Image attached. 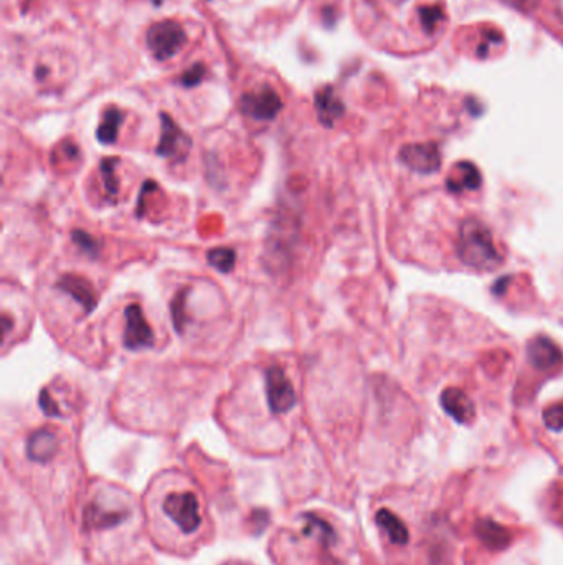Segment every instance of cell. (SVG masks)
<instances>
[{"mask_svg": "<svg viewBox=\"0 0 563 565\" xmlns=\"http://www.w3.org/2000/svg\"><path fill=\"white\" fill-rule=\"evenodd\" d=\"M304 521H306V529H304V534H311L312 531H319V537L321 541L324 542L326 545H332L334 541H335V532L332 527L327 524L324 519H321L319 516H316V514H304L302 516Z\"/></svg>", "mask_w": 563, "mask_h": 565, "instance_id": "603a6c76", "label": "cell"}, {"mask_svg": "<svg viewBox=\"0 0 563 565\" xmlns=\"http://www.w3.org/2000/svg\"><path fill=\"white\" fill-rule=\"evenodd\" d=\"M441 407L449 417L454 418L458 423L467 425L474 420L476 408L472 400L467 397L466 392L456 387H448L441 394Z\"/></svg>", "mask_w": 563, "mask_h": 565, "instance_id": "8fae6325", "label": "cell"}, {"mask_svg": "<svg viewBox=\"0 0 563 565\" xmlns=\"http://www.w3.org/2000/svg\"><path fill=\"white\" fill-rule=\"evenodd\" d=\"M192 148V139L169 115H161V141H159L156 154L159 157L172 159L174 162H184Z\"/></svg>", "mask_w": 563, "mask_h": 565, "instance_id": "277c9868", "label": "cell"}, {"mask_svg": "<svg viewBox=\"0 0 563 565\" xmlns=\"http://www.w3.org/2000/svg\"><path fill=\"white\" fill-rule=\"evenodd\" d=\"M375 521L381 527V529L387 532L390 541H392L393 544H397V545L407 544L410 534H408L407 526L403 524V521L397 516V514L388 511V509H380V511H376V514H375Z\"/></svg>", "mask_w": 563, "mask_h": 565, "instance_id": "e0dca14e", "label": "cell"}, {"mask_svg": "<svg viewBox=\"0 0 563 565\" xmlns=\"http://www.w3.org/2000/svg\"><path fill=\"white\" fill-rule=\"evenodd\" d=\"M458 255L466 266L479 271H494L504 263L492 234L478 218H466L461 223Z\"/></svg>", "mask_w": 563, "mask_h": 565, "instance_id": "6da1fadb", "label": "cell"}, {"mask_svg": "<svg viewBox=\"0 0 563 565\" xmlns=\"http://www.w3.org/2000/svg\"><path fill=\"white\" fill-rule=\"evenodd\" d=\"M240 109L251 120L271 121L283 109V101L271 86H261L260 90L243 94Z\"/></svg>", "mask_w": 563, "mask_h": 565, "instance_id": "8992f818", "label": "cell"}, {"mask_svg": "<svg viewBox=\"0 0 563 565\" xmlns=\"http://www.w3.org/2000/svg\"><path fill=\"white\" fill-rule=\"evenodd\" d=\"M2 321H3L2 336H3V337H7V334H8V329H10V319H8L7 314H3V316H2Z\"/></svg>", "mask_w": 563, "mask_h": 565, "instance_id": "f1b7e54d", "label": "cell"}, {"mask_svg": "<svg viewBox=\"0 0 563 565\" xmlns=\"http://www.w3.org/2000/svg\"><path fill=\"white\" fill-rule=\"evenodd\" d=\"M122 117H124V115H122V111H119L117 108H109L108 111L104 113L101 124H99L96 131V138L99 143L103 144L116 143Z\"/></svg>", "mask_w": 563, "mask_h": 565, "instance_id": "d6986e66", "label": "cell"}, {"mask_svg": "<svg viewBox=\"0 0 563 565\" xmlns=\"http://www.w3.org/2000/svg\"><path fill=\"white\" fill-rule=\"evenodd\" d=\"M71 238H73V243H75L76 247H78L85 255H88L89 258L96 259L99 255H101V245H99L98 240L93 238V235H89L88 231L73 230Z\"/></svg>", "mask_w": 563, "mask_h": 565, "instance_id": "cb8c5ba5", "label": "cell"}, {"mask_svg": "<svg viewBox=\"0 0 563 565\" xmlns=\"http://www.w3.org/2000/svg\"><path fill=\"white\" fill-rule=\"evenodd\" d=\"M207 263L220 273H230L236 265L235 250L226 247H218L208 250Z\"/></svg>", "mask_w": 563, "mask_h": 565, "instance_id": "7402d4cb", "label": "cell"}, {"mask_svg": "<svg viewBox=\"0 0 563 565\" xmlns=\"http://www.w3.org/2000/svg\"><path fill=\"white\" fill-rule=\"evenodd\" d=\"M57 288L65 294H70L85 309V314H91L98 306V293L88 278L66 273L58 278Z\"/></svg>", "mask_w": 563, "mask_h": 565, "instance_id": "9c48e42d", "label": "cell"}, {"mask_svg": "<svg viewBox=\"0 0 563 565\" xmlns=\"http://www.w3.org/2000/svg\"><path fill=\"white\" fill-rule=\"evenodd\" d=\"M418 25H420L425 35H436L444 25V10L436 3L420 7L418 8Z\"/></svg>", "mask_w": 563, "mask_h": 565, "instance_id": "ac0fdd59", "label": "cell"}, {"mask_svg": "<svg viewBox=\"0 0 563 565\" xmlns=\"http://www.w3.org/2000/svg\"><path fill=\"white\" fill-rule=\"evenodd\" d=\"M127 516H129L127 511H109L103 506L91 503L85 509L83 522L88 529H109V527L119 526L121 522H124Z\"/></svg>", "mask_w": 563, "mask_h": 565, "instance_id": "2e32d148", "label": "cell"}, {"mask_svg": "<svg viewBox=\"0 0 563 565\" xmlns=\"http://www.w3.org/2000/svg\"><path fill=\"white\" fill-rule=\"evenodd\" d=\"M117 162L119 161H117L116 157H106V159H103L101 164H99V171H101L104 190H106L108 199L111 200V202H116L117 194H119V182H117V179H116Z\"/></svg>", "mask_w": 563, "mask_h": 565, "instance_id": "44dd1931", "label": "cell"}, {"mask_svg": "<svg viewBox=\"0 0 563 565\" xmlns=\"http://www.w3.org/2000/svg\"><path fill=\"white\" fill-rule=\"evenodd\" d=\"M268 407L275 415L288 413L298 402L296 392L281 366H271L266 371Z\"/></svg>", "mask_w": 563, "mask_h": 565, "instance_id": "5b68a950", "label": "cell"}, {"mask_svg": "<svg viewBox=\"0 0 563 565\" xmlns=\"http://www.w3.org/2000/svg\"><path fill=\"white\" fill-rule=\"evenodd\" d=\"M314 106L321 124L326 127H332L335 121L340 120L345 113L344 103L340 101L330 86H326V88L317 91L314 96Z\"/></svg>", "mask_w": 563, "mask_h": 565, "instance_id": "9a60e30c", "label": "cell"}, {"mask_svg": "<svg viewBox=\"0 0 563 565\" xmlns=\"http://www.w3.org/2000/svg\"><path fill=\"white\" fill-rule=\"evenodd\" d=\"M203 76H205V66L202 63H195L192 68H189L187 71L182 75V85L187 86V88H192V86L198 85L202 81Z\"/></svg>", "mask_w": 563, "mask_h": 565, "instance_id": "4316f807", "label": "cell"}, {"mask_svg": "<svg viewBox=\"0 0 563 565\" xmlns=\"http://www.w3.org/2000/svg\"><path fill=\"white\" fill-rule=\"evenodd\" d=\"M162 509L185 534H192L202 524V516H200L198 511V499L190 491L169 494L163 501Z\"/></svg>", "mask_w": 563, "mask_h": 565, "instance_id": "7a4b0ae2", "label": "cell"}, {"mask_svg": "<svg viewBox=\"0 0 563 565\" xmlns=\"http://www.w3.org/2000/svg\"><path fill=\"white\" fill-rule=\"evenodd\" d=\"M474 532L478 539L489 550H504L511 545L512 534L506 526L499 524L492 519H478L474 524Z\"/></svg>", "mask_w": 563, "mask_h": 565, "instance_id": "5bb4252c", "label": "cell"}, {"mask_svg": "<svg viewBox=\"0 0 563 565\" xmlns=\"http://www.w3.org/2000/svg\"><path fill=\"white\" fill-rule=\"evenodd\" d=\"M543 423L548 430L560 431L563 430V402L553 403L543 410Z\"/></svg>", "mask_w": 563, "mask_h": 565, "instance_id": "d4e9b609", "label": "cell"}, {"mask_svg": "<svg viewBox=\"0 0 563 565\" xmlns=\"http://www.w3.org/2000/svg\"><path fill=\"white\" fill-rule=\"evenodd\" d=\"M483 182L479 169L472 162L461 161L454 164L446 179V189L451 194H465L467 190H478Z\"/></svg>", "mask_w": 563, "mask_h": 565, "instance_id": "7c38bea8", "label": "cell"}, {"mask_svg": "<svg viewBox=\"0 0 563 565\" xmlns=\"http://www.w3.org/2000/svg\"><path fill=\"white\" fill-rule=\"evenodd\" d=\"M58 450V440L57 435L48 428H40L31 433L27 440V457L30 462L35 463H48L52 462L54 453Z\"/></svg>", "mask_w": 563, "mask_h": 565, "instance_id": "4fadbf2b", "label": "cell"}, {"mask_svg": "<svg viewBox=\"0 0 563 565\" xmlns=\"http://www.w3.org/2000/svg\"><path fill=\"white\" fill-rule=\"evenodd\" d=\"M527 357L539 371H552L562 366L563 354L552 339L545 336H537L527 344Z\"/></svg>", "mask_w": 563, "mask_h": 565, "instance_id": "30bf717a", "label": "cell"}, {"mask_svg": "<svg viewBox=\"0 0 563 565\" xmlns=\"http://www.w3.org/2000/svg\"><path fill=\"white\" fill-rule=\"evenodd\" d=\"M152 190H157V184L154 180H145L142 184V189H140V194H139V199H138V210H136V215L138 218H142V213H144V197L147 194H151Z\"/></svg>", "mask_w": 563, "mask_h": 565, "instance_id": "83f0119b", "label": "cell"}, {"mask_svg": "<svg viewBox=\"0 0 563 565\" xmlns=\"http://www.w3.org/2000/svg\"><path fill=\"white\" fill-rule=\"evenodd\" d=\"M185 45V31L177 22L162 20L147 30V47L157 60H169Z\"/></svg>", "mask_w": 563, "mask_h": 565, "instance_id": "3957f363", "label": "cell"}, {"mask_svg": "<svg viewBox=\"0 0 563 565\" xmlns=\"http://www.w3.org/2000/svg\"><path fill=\"white\" fill-rule=\"evenodd\" d=\"M400 161L420 174H433L441 167V152L434 143L407 144L400 149Z\"/></svg>", "mask_w": 563, "mask_h": 565, "instance_id": "ba28073f", "label": "cell"}, {"mask_svg": "<svg viewBox=\"0 0 563 565\" xmlns=\"http://www.w3.org/2000/svg\"><path fill=\"white\" fill-rule=\"evenodd\" d=\"M190 289H192L190 286H185V288L179 289L170 301V317L172 322H174V329L177 334H182V332L185 331V326H187V311H185V304H187Z\"/></svg>", "mask_w": 563, "mask_h": 565, "instance_id": "ffe728a7", "label": "cell"}, {"mask_svg": "<svg viewBox=\"0 0 563 565\" xmlns=\"http://www.w3.org/2000/svg\"><path fill=\"white\" fill-rule=\"evenodd\" d=\"M38 405H40V408H42V412L45 413V415H48V417H58V418L63 417L60 407H58V403L54 402L52 395H50L48 389H43L42 392H40V395H38Z\"/></svg>", "mask_w": 563, "mask_h": 565, "instance_id": "484cf974", "label": "cell"}, {"mask_svg": "<svg viewBox=\"0 0 563 565\" xmlns=\"http://www.w3.org/2000/svg\"><path fill=\"white\" fill-rule=\"evenodd\" d=\"M126 317V329L124 337H122V344L129 350H140L149 349L154 345V331L149 326L147 319L144 317L142 309L139 304H129L124 309Z\"/></svg>", "mask_w": 563, "mask_h": 565, "instance_id": "52a82bcc", "label": "cell"}, {"mask_svg": "<svg viewBox=\"0 0 563 565\" xmlns=\"http://www.w3.org/2000/svg\"><path fill=\"white\" fill-rule=\"evenodd\" d=\"M154 2H156V3H159V2H162V0H154Z\"/></svg>", "mask_w": 563, "mask_h": 565, "instance_id": "f546056e", "label": "cell"}]
</instances>
